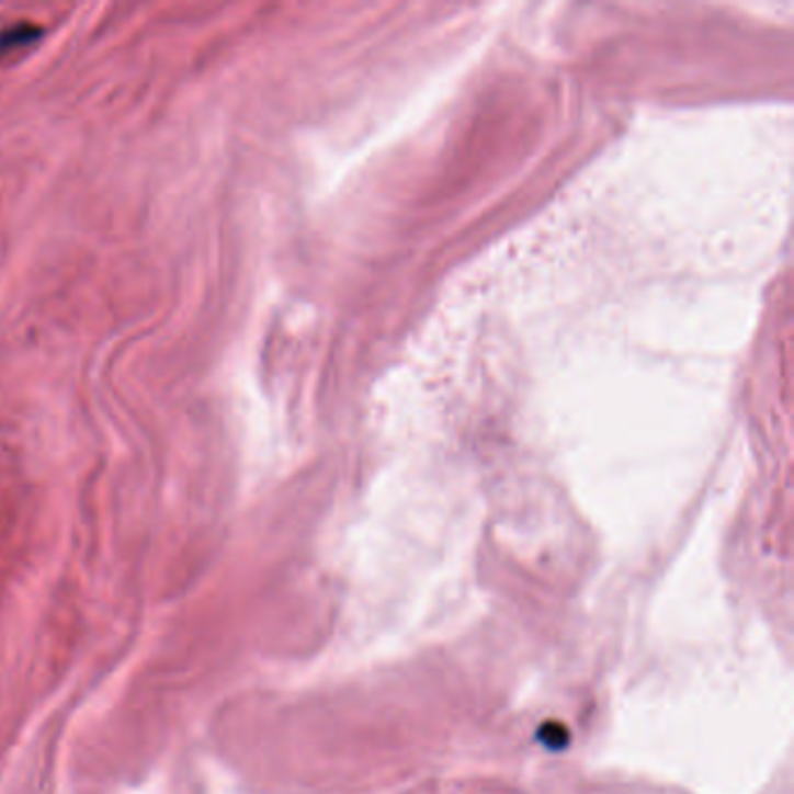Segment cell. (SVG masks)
I'll use <instances>...</instances> for the list:
<instances>
[{"instance_id": "cell-1", "label": "cell", "mask_w": 794, "mask_h": 794, "mask_svg": "<svg viewBox=\"0 0 794 794\" xmlns=\"http://www.w3.org/2000/svg\"><path fill=\"white\" fill-rule=\"evenodd\" d=\"M41 35L43 31L33 24H14L10 29H0V56L33 45Z\"/></svg>"}]
</instances>
